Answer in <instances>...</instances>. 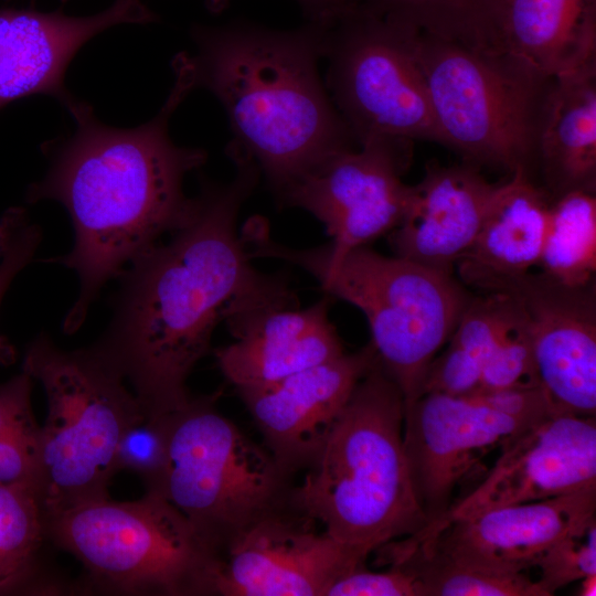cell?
<instances>
[{"instance_id":"1","label":"cell","mask_w":596,"mask_h":596,"mask_svg":"<svg viewBox=\"0 0 596 596\" xmlns=\"http://www.w3.org/2000/svg\"><path fill=\"white\" fill-rule=\"evenodd\" d=\"M226 152L234 178L203 181L184 223L120 273L110 323L91 345L130 385L146 418L190 401L187 380L221 321L252 307L299 306L285 278L251 263L237 217L260 171L235 145Z\"/></svg>"},{"instance_id":"2","label":"cell","mask_w":596,"mask_h":596,"mask_svg":"<svg viewBox=\"0 0 596 596\" xmlns=\"http://www.w3.org/2000/svg\"><path fill=\"white\" fill-rule=\"evenodd\" d=\"M172 66L173 87L149 121L135 128L107 126L88 103L73 96L64 106L74 132L41 147L50 168L29 187L26 201L60 202L74 228L72 249L51 259L79 279L77 300L63 323L66 333L82 326L109 279L180 227L191 212L193 198L184 194L183 180L205 162L206 152L177 146L169 136L171 116L195 89L189 54H178Z\"/></svg>"},{"instance_id":"3","label":"cell","mask_w":596,"mask_h":596,"mask_svg":"<svg viewBox=\"0 0 596 596\" xmlns=\"http://www.w3.org/2000/svg\"><path fill=\"white\" fill-rule=\"evenodd\" d=\"M330 26L308 21L279 31L236 22L192 29L194 87L217 97L234 132L231 142L254 159L279 200L356 142L318 72Z\"/></svg>"},{"instance_id":"4","label":"cell","mask_w":596,"mask_h":596,"mask_svg":"<svg viewBox=\"0 0 596 596\" xmlns=\"http://www.w3.org/2000/svg\"><path fill=\"white\" fill-rule=\"evenodd\" d=\"M404 397L377 359L355 386L288 505L333 539L372 553L429 523L403 443Z\"/></svg>"},{"instance_id":"5","label":"cell","mask_w":596,"mask_h":596,"mask_svg":"<svg viewBox=\"0 0 596 596\" xmlns=\"http://www.w3.org/2000/svg\"><path fill=\"white\" fill-rule=\"evenodd\" d=\"M243 237L251 256L299 266L322 289L360 309L370 326L377 361L401 390L404 403L421 395L426 371L449 341L470 295L447 274L368 245L337 259L321 247L297 249L272 238L262 217L249 220Z\"/></svg>"},{"instance_id":"6","label":"cell","mask_w":596,"mask_h":596,"mask_svg":"<svg viewBox=\"0 0 596 596\" xmlns=\"http://www.w3.org/2000/svg\"><path fill=\"white\" fill-rule=\"evenodd\" d=\"M22 371L47 400L35 486L44 518L108 498L118 441L146 418L132 390L91 347L65 351L44 333L29 344Z\"/></svg>"},{"instance_id":"7","label":"cell","mask_w":596,"mask_h":596,"mask_svg":"<svg viewBox=\"0 0 596 596\" xmlns=\"http://www.w3.org/2000/svg\"><path fill=\"white\" fill-rule=\"evenodd\" d=\"M417 53L441 145L476 167L531 173L553 77L509 54L423 33Z\"/></svg>"},{"instance_id":"8","label":"cell","mask_w":596,"mask_h":596,"mask_svg":"<svg viewBox=\"0 0 596 596\" xmlns=\"http://www.w3.org/2000/svg\"><path fill=\"white\" fill-rule=\"evenodd\" d=\"M45 534L99 586L127 594L206 595L217 549L162 494L109 497L46 517Z\"/></svg>"},{"instance_id":"9","label":"cell","mask_w":596,"mask_h":596,"mask_svg":"<svg viewBox=\"0 0 596 596\" xmlns=\"http://www.w3.org/2000/svg\"><path fill=\"white\" fill-rule=\"evenodd\" d=\"M192 397L163 417L168 462L162 494L217 549L260 517L288 504L287 473L214 406Z\"/></svg>"},{"instance_id":"10","label":"cell","mask_w":596,"mask_h":596,"mask_svg":"<svg viewBox=\"0 0 596 596\" xmlns=\"http://www.w3.org/2000/svg\"><path fill=\"white\" fill-rule=\"evenodd\" d=\"M418 34L358 6L329 28L327 86L358 143L390 136L441 145L418 58Z\"/></svg>"},{"instance_id":"11","label":"cell","mask_w":596,"mask_h":596,"mask_svg":"<svg viewBox=\"0 0 596 596\" xmlns=\"http://www.w3.org/2000/svg\"><path fill=\"white\" fill-rule=\"evenodd\" d=\"M543 417L513 413L499 391L426 393L404 403V449L428 521L447 513L457 485L483 457Z\"/></svg>"},{"instance_id":"12","label":"cell","mask_w":596,"mask_h":596,"mask_svg":"<svg viewBox=\"0 0 596 596\" xmlns=\"http://www.w3.org/2000/svg\"><path fill=\"white\" fill-rule=\"evenodd\" d=\"M315 524L288 504L252 522L221 550L206 595L326 596L371 553Z\"/></svg>"},{"instance_id":"13","label":"cell","mask_w":596,"mask_h":596,"mask_svg":"<svg viewBox=\"0 0 596 596\" xmlns=\"http://www.w3.org/2000/svg\"><path fill=\"white\" fill-rule=\"evenodd\" d=\"M413 141L377 136L360 150L342 151L301 179L280 200L318 219L331 237L320 246L330 258L365 246L401 222L412 185L402 177L409 167Z\"/></svg>"},{"instance_id":"14","label":"cell","mask_w":596,"mask_h":596,"mask_svg":"<svg viewBox=\"0 0 596 596\" xmlns=\"http://www.w3.org/2000/svg\"><path fill=\"white\" fill-rule=\"evenodd\" d=\"M596 517V486L462 519L432 521L406 538L421 553L499 574L524 573L561 538Z\"/></svg>"},{"instance_id":"15","label":"cell","mask_w":596,"mask_h":596,"mask_svg":"<svg viewBox=\"0 0 596 596\" xmlns=\"http://www.w3.org/2000/svg\"><path fill=\"white\" fill-rule=\"evenodd\" d=\"M493 292L512 296L524 311L552 413L596 416L595 281L572 287L532 270Z\"/></svg>"},{"instance_id":"16","label":"cell","mask_w":596,"mask_h":596,"mask_svg":"<svg viewBox=\"0 0 596 596\" xmlns=\"http://www.w3.org/2000/svg\"><path fill=\"white\" fill-rule=\"evenodd\" d=\"M500 450L485 479L441 518H469L596 486V416L550 413Z\"/></svg>"},{"instance_id":"17","label":"cell","mask_w":596,"mask_h":596,"mask_svg":"<svg viewBox=\"0 0 596 596\" xmlns=\"http://www.w3.org/2000/svg\"><path fill=\"white\" fill-rule=\"evenodd\" d=\"M370 342L354 353L267 384L236 389L266 448L289 475L318 456L355 386L376 361Z\"/></svg>"},{"instance_id":"18","label":"cell","mask_w":596,"mask_h":596,"mask_svg":"<svg viewBox=\"0 0 596 596\" xmlns=\"http://www.w3.org/2000/svg\"><path fill=\"white\" fill-rule=\"evenodd\" d=\"M157 15L142 0H114L93 15L62 10L0 9V110L10 103L45 94L65 105L68 64L81 47L103 31L126 23L146 24Z\"/></svg>"},{"instance_id":"19","label":"cell","mask_w":596,"mask_h":596,"mask_svg":"<svg viewBox=\"0 0 596 596\" xmlns=\"http://www.w3.org/2000/svg\"><path fill=\"white\" fill-rule=\"evenodd\" d=\"M329 301L310 307L269 305L224 321L234 341L215 351L217 366L235 389L267 384L344 354L329 319Z\"/></svg>"},{"instance_id":"20","label":"cell","mask_w":596,"mask_h":596,"mask_svg":"<svg viewBox=\"0 0 596 596\" xmlns=\"http://www.w3.org/2000/svg\"><path fill=\"white\" fill-rule=\"evenodd\" d=\"M498 183L479 167L465 162H429L422 180L412 185L405 213L389 242L394 255L454 274L471 246Z\"/></svg>"},{"instance_id":"21","label":"cell","mask_w":596,"mask_h":596,"mask_svg":"<svg viewBox=\"0 0 596 596\" xmlns=\"http://www.w3.org/2000/svg\"><path fill=\"white\" fill-rule=\"evenodd\" d=\"M551 203L524 169L499 182L471 246L455 267L461 281L493 292L539 267Z\"/></svg>"},{"instance_id":"22","label":"cell","mask_w":596,"mask_h":596,"mask_svg":"<svg viewBox=\"0 0 596 596\" xmlns=\"http://www.w3.org/2000/svg\"><path fill=\"white\" fill-rule=\"evenodd\" d=\"M487 50L546 77L596 63V0H502Z\"/></svg>"},{"instance_id":"23","label":"cell","mask_w":596,"mask_h":596,"mask_svg":"<svg viewBox=\"0 0 596 596\" xmlns=\"http://www.w3.org/2000/svg\"><path fill=\"white\" fill-rule=\"evenodd\" d=\"M552 199L596 191V63L553 77L540 117L534 152Z\"/></svg>"},{"instance_id":"24","label":"cell","mask_w":596,"mask_h":596,"mask_svg":"<svg viewBox=\"0 0 596 596\" xmlns=\"http://www.w3.org/2000/svg\"><path fill=\"white\" fill-rule=\"evenodd\" d=\"M546 276L572 287L594 283L596 196L573 191L552 199L540 265Z\"/></svg>"},{"instance_id":"25","label":"cell","mask_w":596,"mask_h":596,"mask_svg":"<svg viewBox=\"0 0 596 596\" xmlns=\"http://www.w3.org/2000/svg\"><path fill=\"white\" fill-rule=\"evenodd\" d=\"M419 33L487 50L502 0H351Z\"/></svg>"},{"instance_id":"26","label":"cell","mask_w":596,"mask_h":596,"mask_svg":"<svg viewBox=\"0 0 596 596\" xmlns=\"http://www.w3.org/2000/svg\"><path fill=\"white\" fill-rule=\"evenodd\" d=\"M44 538L45 519L35 491L0 485V594L31 583Z\"/></svg>"},{"instance_id":"27","label":"cell","mask_w":596,"mask_h":596,"mask_svg":"<svg viewBox=\"0 0 596 596\" xmlns=\"http://www.w3.org/2000/svg\"><path fill=\"white\" fill-rule=\"evenodd\" d=\"M32 380L22 371L0 384V485L35 491L40 426L32 412Z\"/></svg>"},{"instance_id":"28","label":"cell","mask_w":596,"mask_h":596,"mask_svg":"<svg viewBox=\"0 0 596 596\" xmlns=\"http://www.w3.org/2000/svg\"><path fill=\"white\" fill-rule=\"evenodd\" d=\"M504 295L500 330L481 368V390L540 387L524 311L512 296Z\"/></svg>"},{"instance_id":"29","label":"cell","mask_w":596,"mask_h":596,"mask_svg":"<svg viewBox=\"0 0 596 596\" xmlns=\"http://www.w3.org/2000/svg\"><path fill=\"white\" fill-rule=\"evenodd\" d=\"M168 462V440L163 417L145 418L127 428L116 453V470L136 473L146 491L160 493Z\"/></svg>"},{"instance_id":"30","label":"cell","mask_w":596,"mask_h":596,"mask_svg":"<svg viewBox=\"0 0 596 596\" xmlns=\"http://www.w3.org/2000/svg\"><path fill=\"white\" fill-rule=\"evenodd\" d=\"M536 581L545 596L596 574V517L551 545L539 558Z\"/></svg>"},{"instance_id":"31","label":"cell","mask_w":596,"mask_h":596,"mask_svg":"<svg viewBox=\"0 0 596 596\" xmlns=\"http://www.w3.org/2000/svg\"><path fill=\"white\" fill-rule=\"evenodd\" d=\"M42 238L41 228L20 207L0 219V304L15 276L31 262ZM13 348L0 337V364L13 360Z\"/></svg>"},{"instance_id":"32","label":"cell","mask_w":596,"mask_h":596,"mask_svg":"<svg viewBox=\"0 0 596 596\" xmlns=\"http://www.w3.org/2000/svg\"><path fill=\"white\" fill-rule=\"evenodd\" d=\"M480 390L481 364L470 353L449 341L447 349L430 362L421 395L435 393L467 396Z\"/></svg>"},{"instance_id":"33","label":"cell","mask_w":596,"mask_h":596,"mask_svg":"<svg viewBox=\"0 0 596 596\" xmlns=\"http://www.w3.org/2000/svg\"><path fill=\"white\" fill-rule=\"evenodd\" d=\"M326 596H421L415 575L408 570L389 565L384 571H371L361 565L339 578Z\"/></svg>"},{"instance_id":"34","label":"cell","mask_w":596,"mask_h":596,"mask_svg":"<svg viewBox=\"0 0 596 596\" xmlns=\"http://www.w3.org/2000/svg\"><path fill=\"white\" fill-rule=\"evenodd\" d=\"M308 21L333 25L348 13L354 3L351 0H296Z\"/></svg>"},{"instance_id":"35","label":"cell","mask_w":596,"mask_h":596,"mask_svg":"<svg viewBox=\"0 0 596 596\" xmlns=\"http://www.w3.org/2000/svg\"><path fill=\"white\" fill-rule=\"evenodd\" d=\"M577 595L595 596L596 595V574L588 575L581 579Z\"/></svg>"}]
</instances>
